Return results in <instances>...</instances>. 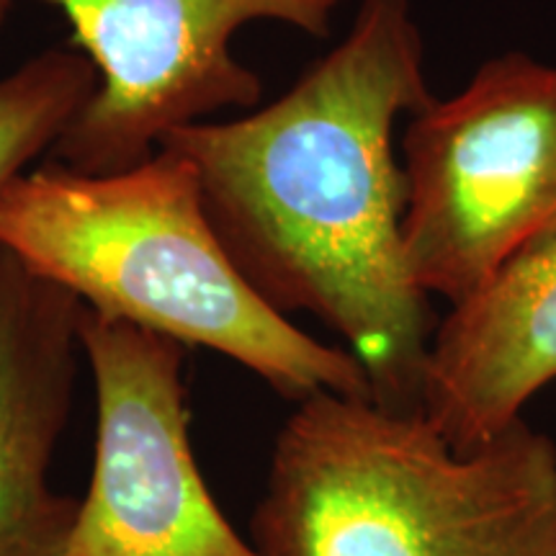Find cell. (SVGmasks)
<instances>
[{"label": "cell", "mask_w": 556, "mask_h": 556, "mask_svg": "<svg viewBox=\"0 0 556 556\" xmlns=\"http://www.w3.org/2000/svg\"><path fill=\"white\" fill-rule=\"evenodd\" d=\"M433 99L413 0H358L351 29L266 106L170 131L245 281L307 312L358 361L371 397L420 409L438 317L409 276L394 127Z\"/></svg>", "instance_id": "6da1fadb"}, {"label": "cell", "mask_w": 556, "mask_h": 556, "mask_svg": "<svg viewBox=\"0 0 556 556\" xmlns=\"http://www.w3.org/2000/svg\"><path fill=\"white\" fill-rule=\"evenodd\" d=\"M0 250L83 307L186 348L219 353L299 402L317 392L368 394L345 348L276 312L227 255L176 150L114 173L47 160L0 193Z\"/></svg>", "instance_id": "7a4b0ae2"}, {"label": "cell", "mask_w": 556, "mask_h": 556, "mask_svg": "<svg viewBox=\"0 0 556 556\" xmlns=\"http://www.w3.org/2000/svg\"><path fill=\"white\" fill-rule=\"evenodd\" d=\"M294 405L250 520L261 556H556V441L526 417L456 448L368 394Z\"/></svg>", "instance_id": "3957f363"}, {"label": "cell", "mask_w": 556, "mask_h": 556, "mask_svg": "<svg viewBox=\"0 0 556 556\" xmlns=\"http://www.w3.org/2000/svg\"><path fill=\"white\" fill-rule=\"evenodd\" d=\"M405 122L407 268L451 307L556 227V62L497 54Z\"/></svg>", "instance_id": "277c9868"}, {"label": "cell", "mask_w": 556, "mask_h": 556, "mask_svg": "<svg viewBox=\"0 0 556 556\" xmlns=\"http://www.w3.org/2000/svg\"><path fill=\"white\" fill-rule=\"evenodd\" d=\"M65 13L73 45L99 88L52 148L54 163L114 173L152 157L170 131L225 109H250L263 83L238 60L242 26L276 21L328 37L351 0H47Z\"/></svg>", "instance_id": "5b68a950"}, {"label": "cell", "mask_w": 556, "mask_h": 556, "mask_svg": "<svg viewBox=\"0 0 556 556\" xmlns=\"http://www.w3.org/2000/svg\"><path fill=\"white\" fill-rule=\"evenodd\" d=\"M93 471L60 556H261L208 492L191 446L186 345L83 307Z\"/></svg>", "instance_id": "8992f818"}, {"label": "cell", "mask_w": 556, "mask_h": 556, "mask_svg": "<svg viewBox=\"0 0 556 556\" xmlns=\"http://www.w3.org/2000/svg\"><path fill=\"white\" fill-rule=\"evenodd\" d=\"M80 309L0 250V556H60L78 516L50 469L83 356Z\"/></svg>", "instance_id": "52a82bcc"}, {"label": "cell", "mask_w": 556, "mask_h": 556, "mask_svg": "<svg viewBox=\"0 0 556 556\" xmlns=\"http://www.w3.org/2000/svg\"><path fill=\"white\" fill-rule=\"evenodd\" d=\"M556 381V227L462 302L430 338L420 409L451 446L475 448Z\"/></svg>", "instance_id": "ba28073f"}, {"label": "cell", "mask_w": 556, "mask_h": 556, "mask_svg": "<svg viewBox=\"0 0 556 556\" xmlns=\"http://www.w3.org/2000/svg\"><path fill=\"white\" fill-rule=\"evenodd\" d=\"M99 88L80 50H45L0 78V193L52 152Z\"/></svg>", "instance_id": "9c48e42d"}, {"label": "cell", "mask_w": 556, "mask_h": 556, "mask_svg": "<svg viewBox=\"0 0 556 556\" xmlns=\"http://www.w3.org/2000/svg\"><path fill=\"white\" fill-rule=\"evenodd\" d=\"M9 5H11V0H0V21L5 18V11H9Z\"/></svg>", "instance_id": "30bf717a"}]
</instances>
